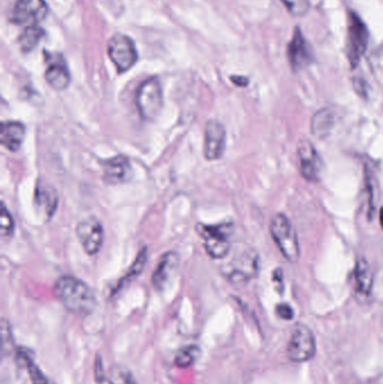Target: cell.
<instances>
[{"label":"cell","mask_w":383,"mask_h":384,"mask_svg":"<svg viewBox=\"0 0 383 384\" xmlns=\"http://www.w3.org/2000/svg\"><path fill=\"white\" fill-rule=\"evenodd\" d=\"M277 315L284 320H291L294 318V309L287 304H280L277 306Z\"/></svg>","instance_id":"cell-28"},{"label":"cell","mask_w":383,"mask_h":384,"mask_svg":"<svg viewBox=\"0 0 383 384\" xmlns=\"http://www.w3.org/2000/svg\"><path fill=\"white\" fill-rule=\"evenodd\" d=\"M179 256L177 253L170 252L164 254L161 261L156 267V272L152 276V283L156 289H163L170 280L173 278L175 272L178 270Z\"/></svg>","instance_id":"cell-16"},{"label":"cell","mask_w":383,"mask_h":384,"mask_svg":"<svg viewBox=\"0 0 383 384\" xmlns=\"http://www.w3.org/2000/svg\"><path fill=\"white\" fill-rule=\"evenodd\" d=\"M354 287L356 293L361 298H367L371 295L373 288V273L369 262L364 257L356 260L354 269Z\"/></svg>","instance_id":"cell-19"},{"label":"cell","mask_w":383,"mask_h":384,"mask_svg":"<svg viewBox=\"0 0 383 384\" xmlns=\"http://www.w3.org/2000/svg\"><path fill=\"white\" fill-rule=\"evenodd\" d=\"M286 6L289 13L294 17H303L307 15L310 8L309 0H281Z\"/></svg>","instance_id":"cell-23"},{"label":"cell","mask_w":383,"mask_h":384,"mask_svg":"<svg viewBox=\"0 0 383 384\" xmlns=\"http://www.w3.org/2000/svg\"><path fill=\"white\" fill-rule=\"evenodd\" d=\"M75 234L88 255H96L100 251L103 242V229L97 218L88 217L81 220L77 225Z\"/></svg>","instance_id":"cell-10"},{"label":"cell","mask_w":383,"mask_h":384,"mask_svg":"<svg viewBox=\"0 0 383 384\" xmlns=\"http://www.w3.org/2000/svg\"><path fill=\"white\" fill-rule=\"evenodd\" d=\"M43 35H44V31H43L42 28L39 27L37 25L28 26L20 34V39H18L20 49L24 52H30L37 46Z\"/></svg>","instance_id":"cell-21"},{"label":"cell","mask_w":383,"mask_h":384,"mask_svg":"<svg viewBox=\"0 0 383 384\" xmlns=\"http://www.w3.org/2000/svg\"><path fill=\"white\" fill-rule=\"evenodd\" d=\"M234 225L232 223L217 225H198L197 233L203 238L206 251L211 257L224 259L231 251V237Z\"/></svg>","instance_id":"cell-3"},{"label":"cell","mask_w":383,"mask_h":384,"mask_svg":"<svg viewBox=\"0 0 383 384\" xmlns=\"http://www.w3.org/2000/svg\"><path fill=\"white\" fill-rule=\"evenodd\" d=\"M35 205L37 210L45 219H50L56 214L58 207V195L48 184H37L35 189Z\"/></svg>","instance_id":"cell-17"},{"label":"cell","mask_w":383,"mask_h":384,"mask_svg":"<svg viewBox=\"0 0 383 384\" xmlns=\"http://www.w3.org/2000/svg\"><path fill=\"white\" fill-rule=\"evenodd\" d=\"M108 380L111 384H137L133 376L127 370L120 368L113 369L109 373Z\"/></svg>","instance_id":"cell-26"},{"label":"cell","mask_w":383,"mask_h":384,"mask_svg":"<svg viewBox=\"0 0 383 384\" xmlns=\"http://www.w3.org/2000/svg\"><path fill=\"white\" fill-rule=\"evenodd\" d=\"M270 233L284 259L290 263H297L300 256L297 233L286 215H275L270 224Z\"/></svg>","instance_id":"cell-2"},{"label":"cell","mask_w":383,"mask_h":384,"mask_svg":"<svg viewBox=\"0 0 383 384\" xmlns=\"http://www.w3.org/2000/svg\"><path fill=\"white\" fill-rule=\"evenodd\" d=\"M200 355V350L198 346L190 345L182 348L175 355V364L180 369H187L192 366Z\"/></svg>","instance_id":"cell-22"},{"label":"cell","mask_w":383,"mask_h":384,"mask_svg":"<svg viewBox=\"0 0 383 384\" xmlns=\"http://www.w3.org/2000/svg\"><path fill=\"white\" fill-rule=\"evenodd\" d=\"M0 234L3 238L11 237L15 231V224L8 209L6 208L5 203H1V215H0Z\"/></svg>","instance_id":"cell-24"},{"label":"cell","mask_w":383,"mask_h":384,"mask_svg":"<svg viewBox=\"0 0 383 384\" xmlns=\"http://www.w3.org/2000/svg\"><path fill=\"white\" fill-rule=\"evenodd\" d=\"M56 298L73 315H90L96 308V297L88 284L75 276L58 279L54 287Z\"/></svg>","instance_id":"cell-1"},{"label":"cell","mask_w":383,"mask_h":384,"mask_svg":"<svg viewBox=\"0 0 383 384\" xmlns=\"http://www.w3.org/2000/svg\"><path fill=\"white\" fill-rule=\"evenodd\" d=\"M260 259L254 250H245L237 254L226 267L224 276L230 283L241 287L258 276Z\"/></svg>","instance_id":"cell-4"},{"label":"cell","mask_w":383,"mask_h":384,"mask_svg":"<svg viewBox=\"0 0 383 384\" xmlns=\"http://www.w3.org/2000/svg\"><path fill=\"white\" fill-rule=\"evenodd\" d=\"M288 58L291 67L296 71L303 69L311 62L310 49L299 28L294 30L291 42L289 44Z\"/></svg>","instance_id":"cell-15"},{"label":"cell","mask_w":383,"mask_h":384,"mask_svg":"<svg viewBox=\"0 0 383 384\" xmlns=\"http://www.w3.org/2000/svg\"><path fill=\"white\" fill-rule=\"evenodd\" d=\"M48 68L45 71V80L49 86L56 91L67 89L71 82V75L67 63L61 54H46Z\"/></svg>","instance_id":"cell-14"},{"label":"cell","mask_w":383,"mask_h":384,"mask_svg":"<svg viewBox=\"0 0 383 384\" xmlns=\"http://www.w3.org/2000/svg\"><path fill=\"white\" fill-rule=\"evenodd\" d=\"M316 354V340L313 331L305 325H297L292 331L287 355L294 363L307 362Z\"/></svg>","instance_id":"cell-7"},{"label":"cell","mask_w":383,"mask_h":384,"mask_svg":"<svg viewBox=\"0 0 383 384\" xmlns=\"http://www.w3.org/2000/svg\"><path fill=\"white\" fill-rule=\"evenodd\" d=\"M147 262V248H143L137 255V260L134 262L131 269L128 271L124 280H128V279L134 278V276H139V273L142 272L143 269L145 267ZM123 280V281H124ZM122 281V282H123Z\"/></svg>","instance_id":"cell-27"},{"label":"cell","mask_w":383,"mask_h":384,"mask_svg":"<svg viewBox=\"0 0 383 384\" xmlns=\"http://www.w3.org/2000/svg\"><path fill=\"white\" fill-rule=\"evenodd\" d=\"M380 224H381V226H382V229H383V207L382 208H381V210H380Z\"/></svg>","instance_id":"cell-31"},{"label":"cell","mask_w":383,"mask_h":384,"mask_svg":"<svg viewBox=\"0 0 383 384\" xmlns=\"http://www.w3.org/2000/svg\"><path fill=\"white\" fill-rule=\"evenodd\" d=\"M108 56L118 72L124 73L137 61V51L133 39L124 34H116L109 39Z\"/></svg>","instance_id":"cell-8"},{"label":"cell","mask_w":383,"mask_h":384,"mask_svg":"<svg viewBox=\"0 0 383 384\" xmlns=\"http://www.w3.org/2000/svg\"><path fill=\"white\" fill-rule=\"evenodd\" d=\"M49 7L44 0H17L11 22L20 26H37L44 20Z\"/></svg>","instance_id":"cell-9"},{"label":"cell","mask_w":383,"mask_h":384,"mask_svg":"<svg viewBox=\"0 0 383 384\" xmlns=\"http://www.w3.org/2000/svg\"><path fill=\"white\" fill-rule=\"evenodd\" d=\"M137 106L144 120L158 117L163 107V91L158 78H149L141 84L137 92Z\"/></svg>","instance_id":"cell-5"},{"label":"cell","mask_w":383,"mask_h":384,"mask_svg":"<svg viewBox=\"0 0 383 384\" xmlns=\"http://www.w3.org/2000/svg\"><path fill=\"white\" fill-rule=\"evenodd\" d=\"M300 174L309 182H317L320 179L322 162L314 145L308 139H300L297 144Z\"/></svg>","instance_id":"cell-11"},{"label":"cell","mask_w":383,"mask_h":384,"mask_svg":"<svg viewBox=\"0 0 383 384\" xmlns=\"http://www.w3.org/2000/svg\"><path fill=\"white\" fill-rule=\"evenodd\" d=\"M335 114L328 108L320 109L310 120V132L316 139H325L329 136L335 126Z\"/></svg>","instance_id":"cell-20"},{"label":"cell","mask_w":383,"mask_h":384,"mask_svg":"<svg viewBox=\"0 0 383 384\" xmlns=\"http://www.w3.org/2000/svg\"><path fill=\"white\" fill-rule=\"evenodd\" d=\"M103 181L111 186L127 184L133 178L131 162L124 155H117L103 163Z\"/></svg>","instance_id":"cell-13"},{"label":"cell","mask_w":383,"mask_h":384,"mask_svg":"<svg viewBox=\"0 0 383 384\" xmlns=\"http://www.w3.org/2000/svg\"><path fill=\"white\" fill-rule=\"evenodd\" d=\"M26 128L20 122H4L0 131V142L6 150L17 152L25 139Z\"/></svg>","instance_id":"cell-18"},{"label":"cell","mask_w":383,"mask_h":384,"mask_svg":"<svg viewBox=\"0 0 383 384\" xmlns=\"http://www.w3.org/2000/svg\"><path fill=\"white\" fill-rule=\"evenodd\" d=\"M22 359L25 362L26 368H27L28 373L31 376L33 384H53L45 378L42 371L39 370V366L25 353L22 354Z\"/></svg>","instance_id":"cell-25"},{"label":"cell","mask_w":383,"mask_h":384,"mask_svg":"<svg viewBox=\"0 0 383 384\" xmlns=\"http://www.w3.org/2000/svg\"><path fill=\"white\" fill-rule=\"evenodd\" d=\"M231 80L233 81L234 84L239 87H246L249 84V80L244 77H232Z\"/></svg>","instance_id":"cell-30"},{"label":"cell","mask_w":383,"mask_h":384,"mask_svg":"<svg viewBox=\"0 0 383 384\" xmlns=\"http://www.w3.org/2000/svg\"><path fill=\"white\" fill-rule=\"evenodd\" d=\"M347 25V59L352 68H356L367 52L369 31L363 20L353 11L349 14Z\"/></svg>","instance_id":"cell-6"},{"label":"cell","mask_w":383,"mask_h":384,"mask_svg":"<svg viewBox=\"0 0 383 384\" xmlns=\"http://www.w3.org/2000/svg\"><path fill=\"white\" fill-rule=\"evenodd\" d=\"M273 282H275L277 286L280 287V289H282V284H284V274H282V271L280 269H277V270L273 271Z\"/></svg>","instance_id":"cell-29"},{"label":"cell","mask_w":383,"mask_h":384,"mask_svg":"<svg viewBox=\"0 0 383 384\" xmlns=\"http://www.w3.org/2000/svg\"><path fill=\"white\" fill-rule=\"evenodd\" d=\"M226 148V129L218 120H209L205 129L203 156L208 161L222 159Z\"/></svg>","instance_id":"cell-12"}]
</instances>
